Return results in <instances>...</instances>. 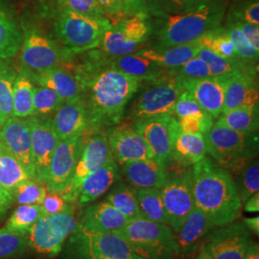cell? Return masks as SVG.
<instances>
[{"label": "cell", "instance_id": "6da1fadb", "mask_svg": "<svg viewBox=\"0 0 259 259\" xmlns=\"http://www.w3.org/2000/svg\"><path fill=\"white\" fill-rule=\"evenodd\" d=\"M89 118L87 132L111 129L120 123L125 107L139 92L140 81L106 64L102 57L75 73Z\"/></svg>", "mask_w": 259, "mask_h": 259}, {"label": "cell", "instance_id": "7a4b0ae2", "mask_svg": "<svg viewBox=\"0 0 259 259\" xmlns=\"http://www.w3.org/2000/svg\"><path fill=\"white\" fill-rule=\"evenodd\" d=\"M195 206L218 227L240 216L242 203L231 174L211 157H205L191 169Z\"/></svg>", "mask_w": 259, "mask_h": 259}, {"label": "cell", "instance_id": "3957f363", "mask_svg": "<svg viewBox=\"0 0 259 259\" xmlns=\"http://www.w3.org/2000/svg\"><path fill=\"white\" fill-rule=\"evenodd\" d=\"M225 11V0H211L195 9L168 16L157 33L159 48L190 44L221 27Z\"/></svg>", "mask_w": 259, "mask_h": 259}, {"label": "cell", "instance_id": "277c9868", "mask_svg": "<svg viewBox=\"0 0 259 259\" xmlns=\"http://www.w3.org/2000/svg\"><path fill=\"white\" fill-rule=\"evenodd\" d=\"M204 140L206 154L232 177L236 176L257 156V132L241 133L214 123L204 135Z\"/></svg>", "mask_w": 259, "mask_h": 259}, {"label": "cell", "instance_id": "5b68a950", "mask_svg": "<svg viewBox=\"0 0 259 259\" xmlns=\"http://www.w3.org/2000/svg\"><path fill=\"white\" fill-rule=\"evenodd\" d=\"M115 233L128 241L142 259H174L179 254L176 234L169 225L140 216Z\"/></svg>", "mask_w": 259, "mask_h": 259}, {"label": "cell", "instance_id": "8992f818", "mask_svg": "<svg viewBox=\"0 0 259 259\" xmlns=\"http://www.w3.org/2000/svg\"><path fill=\"white\" fill-rule=\"evenodd\" d=\"M106 17H92L61 10L54 25L55 36L70 55L99 47L103 36L111 28Z\"/></svg>", "mask_w": 259, "mask_h": 259}, {"label": "cell", "instance_id": "52a82bcc", "mask_svg": "<svg viewBox=\"0 0 259 259\" xmlns=\"http://www.w3.org/2000/svg\"><path fill=\"white\" fill-rule=\"evenodd\" d=\"M78 221L74 207L70 204L61 213L41 216L27 232L28 246L38 254L55 257L74 232Z\"/></svg>", "mask_w": 259, "mask_h": 259}, {"label": "cell", "instance_id": "ba28073f", "mask_svg": "<svg viewBox=\"0 0 259 259\" xmlns=\"http://www.w3.org/2000/svg\"><path fill=\"white\" fill-rule=\"evenodd\" d=\"M21 33L19 55L22 67L30 71H44L65 67L69 61L70 54L37 28L27 26Z\"/></svg>", "mask_w": 259, "mask_h": 259}, {"label": "cell", "instance_id": "9c48e42d", "mask_svg": "<svg viewBox=\"0 0 259 259\" xmlns=\"http://www.w3.org/2000/svg\"><path fill=\"white\" fill-rule=\"evenodd\" d=\"M130 19L111 24L99 45L100 53L110 59L131 55L142 49L151 34L148 15L130 16Z\"/></svg>", "mask_w": 259, "mask_h": 259}, {"label": "cell", "instance_id": "30bf717a", "mask_svg": "<svg viewBox=\"0 0 259 259\" xmlns=\"http://www.w3.org/2000/svg\"><path fill=\"white\" fill-rule=\"evenodd\" d=\"M150 83L152 85L140 93L132 108L137 121L172 115L178 99L185 92L182 83L169 75Z\"/></svg>", "mask_w": 259, "mask_h": 259}, {"label": "cell", "instance_id": "8fae6325", "mask_svg": "<svg viewBox=\"0 0 259 259\" xmlns=\"http://www.w3.org/2000/svg\"><path fill=\"white\" fill-rule=\"evenodd\" d=\"M83 137V149L72 180L67 189L61 194L68 204L77 203L80 187L85 177L114 160L104 131L89 132L88 138Z\"/></svg>", "mask_w": 259, "mask_h": 259}, {"label": "cell", "instance_id": "7c38bea8", "mask_svg": "<svg viewBox=\"0 0 259 259\" xmlns=\"http://www.w3.org/2000/svg\"><path fill=\"white\" fill-rule=\"evenodd\" d=\"M159 190L166 210L168 225L177 233L196 207L191 170L169 178Z\"/></svg>", "mask_w": 259, "mask_h": 259}, {"label": "cell", "instance_id": "4fadbf2b", "mask_svg": "<svg viewBox=\"0 0 259 259\" xmlns=\"http://www.w3.org/2000/svg\"><path fill=\"white\" fill-rule=\"evenodd\" d=\"M67 245L109 259H142L129 242L115 232H88L76 227Z\"/></svg>", "mask_w": 259, "mask_h": 259}, {"label": "cell", "instance_id": "5bb4252c", "mask_svg": "<svg viewBox=\"0 0 259 259\" xmlns=\"http://www.w3.org/2000/svg\"><path fill=\"white\" fill-rule=\"evenodd\" d=\"M250 234L244 223L235 220L215 227L203 245L213 259H244L252 242Z\"/></svg>", "mask_w": 259, "mask_h": 259}, {"label": "cell", "instance_id": "9a60e30c", "mask_svg": "<svg viewBox=\"0 0 259 259\" xmlns=\"http://www.w3.org/2000/svg\"><path fill=\"white\" fill-rule=\"evenodd\" d=\"M83 136L59 140L47 171V191L62 194L70 185L83 149Z\"/></svg>", "mask_w": 259, "mask_h": 259}, {"label": "cell", "instance_id": "2e32d148", "mask_svg": "<svg viewBox=\"0 0 259 259\" xmlns=\"http://www.w3.org/2000/svg\"><path fill=\"white\" fill-rule=\"evenodd\" d=\"M0 142L24 168L30 179L37 180L28 118L11 116L0 129Z\"/></svg>", "mask_w": 259, "mask_h": 259}, {"label": "cell", "instance_id": "e0dca14e", "mask_svg": "<svg viewBox=\"0 0 259 259\" xmlns=\"http://www.w3.org/2000/svg\"><path fill=\"white\" fill-rule=\"evenodd\" d=\"M177 119L172 115H164L136 122L135 129L145 139L154 157L168 168L171 162L172 137Z\"/></svg>", "mask_w": 259, "mask_h": 259}, {"label": "cell", "instance_id": "ac0fdd59", "mask_svg": "<svg viewBox=\"0 0 259 259\" xmlns=\"http://www.w3.org/2000/svg\"><path fill=\"white\" fill-rule=\"evenodd\" d=\"M28 121L31 129L36 176L37 181L45 184L49 163L59 142V138L53 128L51 118L30 116Z\"/></svg>", "mask_w": 259, "mask_h": 259}, {"label": "cell", "instance_id": "d6986e66", "mask_svg": "<svg viewBox=\"0 0 259 259\" xmlns=\"http://www.w3.org/2000/svg\"><path fill=\"white\" fill-rule=\"evenodd\" d=\"M106 134L113 158L120 165L154 158L145 139L136 129L129 127L111 128Z\"/></svg>", "mask_w": 259, "mask_h": 259}, {"label": "cell", "instance_id": "ffe728a7", "mask_svg": "<svg viewBox=\"0 0 259 259\" xmlns=\"http://www.w3.org/2000/svg\"><path fill=\"white\" fill-rule=\"evenodd\" d=\"M129 221L126 216L104 200L84 208L77 228L88 232H115Z\"/></svg>", "mask_w": 259, "mask_h": 259}, {"label": "cell", "instance_id": "44dd1931", "mask_svg": "<svg viewBox=\"0 0 259 259\" xmlns=\"http://www.w3.org/2000/svg\"><path fill=\"white\" fill-rule=\"evenodd\" d=\"M22 68L33 83L54 91L64 102L81 99L82 91L76 75L65 67H54L44 71H30Z\"/></svg>", "mask_w": 259, "mask_h": 259}, {"label": "cell", "instance_id": "7402d4cb", "mask_svg": "<svg viewBox=\"0 0 259 259\" xmlns=\"http://www.w3.org/2000/svg\"><path fill=\"white\" fill-rule=\"evenodd\" d=\"M257 73L241 72L225 80L223 112L245 106L258 105Z\"/></svg>", "mask_w": 259, "mask_h": 259}, {"label": "cell", "instance_id": "603a6c76", "mask_svg": "<svg viewBox=\"0 0 259 259\" xmlns=\"http://www.w3.org/2000/svg\"><path fill=\"white\" fill-rule=\"evenodd\" d=\"M215 227L205 213L195 207L180 231L175 233L179 254L186 256L198 251Z\"/></svg>", "mask_w": 259, "mask_h": 259}, {"label": "cell", "instance_id": "cb8c5ba5", "mask_svg": "<svg viewBox=\"0 0 259 259\" xmlns=\"http://www.w3.org/2000/svg\"><path fill=\"white\" fill-rule=\"evenodd\" d=\"M180 82L183 84L185 91H187L201 108L210 114L213 118H217L222 113L225 80L208 77Z\"/></svg>", "mask_w": 259, "mask_h": 259}, {"label": "cell", "instance_id": "d4e9b609", "mask_svg": "<svg viewBox=\"0 0 259 259\" xmlns=\"http://www.w3.org/2000/svg\"><path fill=\"white\" fill-rule=\"evenodd\" d=\"M59 140L81 137L89 128V118L82 99L64 102L51 119Z\"/></svg>", "mask_w": 259, "mask_h": 259}, {"label": "cell", "instance_id": "484cf974", "mask_svg": "<svg viewBox=\"0 0 259 259\" xmlns=\"http://www.w3.org/2000/svg\"><path fill=\"white\" fill-rule=\"evenodd\" d=\"M122 173L130 185L137 189H160L169 179L166 167L155 157L126 163L122 165Z\"/></svg>", "mask_w": 259, "mask_h": 259}, {"label": "cell", "instance_id": "4316f807", "mask_svg": "<svg viewBox=\"0 0 259 259\" xmlns=\"http://www.w3.org/2000/svg\"><path fill=\"white\" fill-rule=\"evenodd\" d=\"M120 178L119 166L115 160L93 171L83 180L77 203L83 206L96 201L120 181Z\"/></svg>", "mask_w": 259, "mask_h": 259}, {"label": "cell", "instance_id": "83f0119b", "mask_svg": "<svg viewBox=\"0 0 259 259\" xmlns=\"http://www.w3.org/2000/svg\"><path fill=\"white\" fill-rule=\"evenodd\" d=\"M206 155L204 135L184 133L179 129L177 122L172 137L171 161L181 166H193Z\"/></svg>", "mask_w": 259, "mask_h": 259}, {"label": "cell", "instance_id": "f1b7e54d", "mask_svg": "<svg viewBox=\"0 0 259 259\" xmlns=\"http://www.w3.org/2000/svg\"><path fill=\"white\" fill-rule=\"evenodd\" d=\"M105 62L109 66L134 77L140 82L157 81L167 76L169 70V68L157 65L137 53L114 59L105 58Z\"/></svg>", "mask_w": 259, "mask_h": 259}, {"label": "cell", "instance_id": "f546056e", "mask_svg": "<svg viewBox=\"0 0 259 259\" xmlns=\"http://www.w3.org/2000/svg\"><path fill=\"white\" fill-rule=\"evenodd\" d=\"M202 48L204 47L199 37L190 44L156 49L142 48L136 53L162 67L174 68L194 58Z\"/></svg>", "mask_w": 259, "mask_h": 259}, {"label": "cell", "instance_id": "4dcf8cb0", "mask_svg": "<svg viewBox=\"0 0 259 259\" xmlns=\"http://www.w3.org/2000/svg\"><path fill=\"white\" fill-rule=\"evenodd\" d=\"M22 33L14 14L4 0H0V60L19 54Z\"/></svg>", "mask_w": 259, "mask_h": 259}, {"label": "cell", "instance_id": "1f68e13d", "mask_svg": "<svg viewBox=\"0 0 259 259\" xmlns=\"http://www.w3.org/2000/svg\"><path fill=\"white\" fill-rule=\"evenodd\" d=\"M197 57L204 60L209 68L210 77L226 80L241 72L256 73L254 65L247 64L240 59H228L216 55L207 48H202Z\"/></svg>", "mask_w": 259, "mask_h": 259}, {"label": "cell", "instance_id": "d6a6232c", "mask_svg": "<svg viewBox=\"0 0 259 259\" xmlns=\"http://www.w3.org/2000/svg\"><path fill=\"white\" fill-rule=\"evenodd\" d=\"M35 83L31 81L26 72L20 67L18 70L13 93V116L28 118L34 115V95Z\"/></svg>", "mask_w": 259, "mask_h": 259}, {"label": "cell", "instance_id": "836d02e7", "mask_svg": "<svg viewBox=\"0 0 259 259\" xmlns=\"http://www.w3.org/2000/svg\"><path fill=\"white\" fill-rule=\"evenodd\" d=\"M258 105L245 106L223 112L216 123L241 133H253L258 130Z\"/></svg>", "mask_w": 259, "mask_h": 259}, {"label": "cell", "instance_id": "e575fe53", "mask_svg": "<svg viewBox=\"0 0 259 259\" xmlns=\"http://www.w3.org/2000/svg\"><path fill=\"white\" fill-rule=\"evenodd\" d=\"M28 180L30 177L19 160L0 142V185L13 195Z\"/></svg>", "mask_w": 259, "mask_h": 259}, {"label": "cell", "instance_id": "d590c367", "mask_svg": "<svg viewBox=\"0 0 259 259\" xmlns=\"http://www.w3.org/2000/svg\"><path fill=\"white\" fill-rule=\"evenodd\" d=\"M107 203L111 204L129 220L140 217L137 188L124 182L118 181L111 188L105 198Z\"/></svg>", "mask_w": 259, "mask_h": 259}, {"label": "cell", "instance_id": "8d00e7d4", "mask_svg": "<svg viewBox=\"0 0 259 259\" xmlns=\"http://www.w3.org/2000/svg\"><path fill=\"white\" fill-rule=\"evenodd\" d=\"M137 198L141 217L153 222L169 224L159 189L139 188L137 189Z\"/></svg>", "mask_w": 259, "mask_h": 259}, {"label": "cell", "instance_id": "74e56055", "mask_svg": "<svg viewBox=\"0 0 259 259\" xmlns=\"http://www.w3.org/2000/svg\"><path fill=\"white\" fill-rule=\"evenodd\" d=\"M9 60H0V114L8 119L13 116V93L18 71Z\"/></svg>", "mask_w": 259, "mask_h": 259}, {"label": "cell", "instance_id": "f35d334b", "mask_svg": "<svg viewBox=\"0 0 259 259\" xmlns=\"http://www.w3.org/2000/svg\"><path fill=\"white\" fill-rule=\"evenodd\" d=\"M241 203L244 204L250 196L259 192V164L253 158L236 176L232 177Z\"/></svg>", "mask_w": 259, "mask_h": 259}, {"label": "cell", "instance_id": "ab89813d", "mask_svg": "<svg viewBox=\"0 0 259 259\" xmlns=\"http://www.w3.org/2000/svg\"><path fill=\"white\" fill-rule=\"evenodd\" d=\"M28 248L27 232L0 229V259H14L23 255Z\"/></svg>", "mask_w": 259, "mask_h": 259}, {"label": "cell", "instance_id": "60d3db41", "mask_svg": "<svg viewBox=\"0 0 259 259\" xmlns=\"http://www.w3.org/2000/svg\"><path fill=\"white\" fill-rule=\"evenodd\" d=\"M44 215L40 204H20L10 216L4 228L14 232H27Z\"/></svg>", "mask_w": 259, "mask_h": 259}, {"label": "cell", "instance_id": "b9f144b4", "mask_svg": "<svg viewBox=\"0 0 259 259\" xmlns=\"http://www.w3.org/2000/svg\"><path fill=\"white\" fill-rule=\"evenodd\" d=\"M204 48L209 49L216 55L228 59H239L231 37L228 36L225 28H216L200 37Z\"/></svg>", "mask_w": 259, "mask_h": 259}, {"label": "cell", "instance_id": "7bdbcfd3", "mask_svg": "<svg viewBox=\"0 0 259 259\" xmlns=\"http://www.w3.org/2000/svg\"><path fill=\"white\" fill-rule=\"evenodd\" d=\"M64 103V100L57 93L46 87L35 84L33 105L34 115L37 117H48Z\"/></svg>", "mask_w": 259, "mask_h": 259}, {"label": "cell", "instance_id": "ee69618b", "mask_svg": "<svg viewBox=\"0 0 259 259\" xmlns=\"http://www.w3.org/2000/svg\"><path fill=\"white\" fill-rule=\"evenodd\" d=\"M228 36L231 37L235 52L243 62L254 65L258 61L259 50L252 47L250 41L241 33L240 30L235 27L230 20H228L227 28H225Z\"/></svg>", "mask_w": 259, "mask_h": 259}, {"label": "cell", "instance_id": "f6af8a7d", "mask_svg": "<svg viewBox=\"0 0 259 259\" xmlns=\"http://www.w3.org/2000/svg\"><path fill=\"white\" fill-rule=\"evenodd\" d=\"M47 188L46 185L37 180L30 179L19 185L13 193L15 203L19 204H41Z\"/></svg>", "mask_w": 259, "mask_h": 259}, {"label": "cell", "instance_id": "bcb514c9", "mask_svg": "<svg viewBox=\"0 0 259 259\" xmlns=\"http://www.w3.org/2000/svg\"><path fill=\"white\" fill-rule=\"evenodd\" d=\"M168 75L180 81H185L208 78L210 77V72L204 60L195 56L194 58L179 67L169 68Z\"/></svg>", "mask_w": 259, "mask_h": 259}, {"label": "cell", "instance_id": "7dc6e473", "mask_svg": "<svg viewBox=\"0 0 259 259\" xmlns=\"http://www.w3.org/2000/svg\"><path fill=\"white\" fill-rule=\"evenodd\" d=\"M57 3L64 11L92 17H105L97 0H57Z\"/></svg>", "mask_w": 259, "mask_h": 259}, {"label": "cell", "instance_id": "c3c4849f", "mask_svg": "<svg viewBox=\"0 0 259 259\" xmlns=\"http://www.w3.org/2000/svg\"><path fill=\"white\" fill-rule=\"evenodd\" d=\"M178 127L184 133L205 135L212 127L213 117L206 113L204 115H187L177 119Z\"/></svg>", "mask_w": 259, "mask_h": 259}, {"label": "cell", "instance_id": "681fc988", "mask_svg": "<svg viewBox=\"0 0 259 259\" xmlns=\"http://www.w3.org/2000/svg\"><path fill=\"white\" fill-rule=\"evenodd\" d=\"M206 113L189 93L185 91L176 102L172 116L180 119L187 115H204Z\"/></svg>", "mask_w": 259, "mask_h": 259}, {"label": "cell", "instance_id": "f907efd6", "mask_svg": "<svg viewBox=\"0 0 259 259\" xmlns=\"http://www.w3.org/2000/svg\"><path fill=\"white\" fill-rule=\"evenodd\" d=\"M230 16L234 19L259 25L258 0H245L236 4Z\"/></svg>", "mask_w": 259, "mask_h": 259}, {"label": "cell", "instance_id": "816d5d0a", "mask_svg": "<svg viewBox=\"0 0 259 259\" xmlns=\"http://www.w3.org/2000/svg\"><path fill=\"white\" fill-rule=\"evenodd\" d=\"M40 205L44 209L45 214L51 215L65 211L68 208L70 204L66 203L63 196L60 193L47 191V195Z\"/></svg>", "mask_w": 259, "mask_h": 259}, {"label": "cell", "instance_id": "f5cc1de1", "mask_svg": "<svg viewBox=\"0 0 259 259\" xmlns=\"http://www.w3.org/2000/svg\"><path fill=\"white\" fill-rule=\"evenodd\" d=\"M228 20H230L235 27L240 30L241 33L250 41L252 47L259 50V25L234 19L231 16Z\"/></svg>", "mask_w": 259, "mask_h": 259}, {"label": "cell", "instance_id": "db71d44e", "mask_svg": "<svg viewBox=\"0 0 259 259\" xmlns=\"http://www.w3.org/2000/svg\"><path fill=\"white\" fill-rule=\"evenodd\" d=\"M125 16L148 15L147 0H121Z\"/></svg>", "mask_w": 259, "mask_h": 259}, {"label": "cell", "instance_id": "11a10c76", "mask_svg": "<svg viewBox=\"0 0 259 259\" xmlns=\"http://www.w3.org/2000/svg\"><path fill=\"white\" fill-rule=\"evenodd\" d=\"M97 2L101 7L105 17H116L120 15L125 16L121 0H97Z\"/></svg>", "mask_w": 259, "mask_h": 259}, {"label": "cell", "instance_id": "9f6ffc18", "mask_svg": "<svg viewBox=\"0 0 259 259\" xmlns=\"http://www.w3.org/2000/svg\"><path fill=\"white\" fill-rule=\"evenodd\" d=\"M211 0H169L171 7L176 12H185L195 9Z\"/></svg>", "mask_w": 259, "mask_h": 259}, {"label": "cell", "instance_id": "6f0895ef", "mask_svg": "<svg viewBox=\"0 0 259 259\" xmlns=\"http://www.w3.org/2000/svg\"><path fill=\"white\" fill-rule=\"evenodd\" d=\"M14 203L15 201L13 195L0 185V220L5 216Z\"/></svg>", "mask_w": 259, "mask_h": 259}, {"label": "cell", "instance_id": "680465c9", "mask_svg": "<svg viewBox=\"0 0 259 259\" xmlns=\"http://www.w3.org/2000/svg\"><path fill=\"white\" fill-rule=\"evenodd\" d=\"M65 259H109L105 258L102 256H98V255H94L92 253L85 252L83 250L75 249L73 247L67 245L66 251H65Z\"/></svg>", "mask_w": 259, "mask_h": 259}, {"label": "cell", "instance_id": "91938a15", "mask_svg": "<svg viewBox=\"0 0 259 259\" xmlns=\"http://www.w3.org/2000/svg\"><path fill=\"white\" fill-rule=\"evenodd\" d=\"M244 211L248 213H257L259 211V192L250 196V198L242 204Z\"/></svg>", "mask_w": 259, "mask_h": 259}, {"label": "cell", "instance_id": "94428289", "mask_svg": "<svg viewBox=\"0 0 259 259\" xmlns=\"http://www.w3.org/2000/svg\"><path fill=\"white\" fill-rule=\"evenodd\" d=\"M242 222L246 226V228L250 231V232L254 233L255 235H259V217H247L244 218Z\"/></svg>", "mask_w": 259, "mask_h": 259}, {"label": "cell", "instance_id": "6125c7cd", "mask_svg": "<svg viewBox=\"0 0 259 259\" xmlns=\"http://www.w3.org/2000/svg\"><path fill=\"white\" fill-rule=\"evenodd\" d=\"M244 259H259V246L257 243H254L253 241L250 243Z\"/></svg>", "mask_w": 259, "mask_h": 259}, {"label": "cell", "instance_id": "be15d7a7", "mask_svg": "<svg viewBox=\"0 0 259 259\" xmlns=\"http://www.w3.org/2000/svg\"><path fill=\"white\" fill-rule=\"evenodd\" d=\"M195 259H213L212 256L209 254V252L204 248V245L202 244V246L199 249V253L196 256Z\"/></svg>", "mask_w": 259, "mask_h": 259}, {"label": "cell", "instance_id": "e7e4bbea", "mask_svg": "<svg viewBox=\"0 0 259 259\" xmlns=\"http://www.w3.org/2000/svg\"><path fill=\"white\" fill-rule=\"evenodd\" d=\"M5 120H6V119L0 114V129H1V127H2V125H3V123L5 122Z\"/></svg>", "mask_w": 259, "mask_h": 259}]
</instances>
